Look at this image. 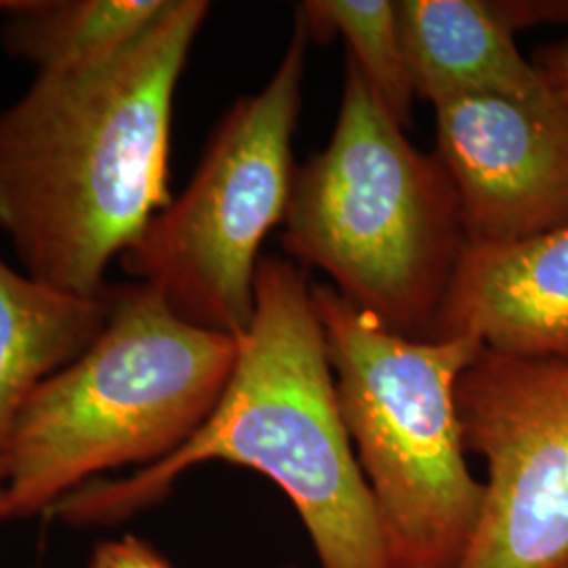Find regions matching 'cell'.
Returning a JSON list of instances; mask_svg holds the SVG:
<instances>
[{"label": "cell", "instance_id": "6da1fadb", "mask_svg": "<svg viewBox=\"0 0 568 568\" xmlns=\"http://www.w3.org/2000/svg\"><path fill=\"white\" fill-rule=\"evenodd\" d=\"M209 9L169 0L116 60L37 74L0 110V232L23 274L102 297L108 267L171 203L173 102Z\"/></svg>", "mask_w": 568, "mask_h": 568}, {"label": "cell", "instance_id": "7a4b0ae2", "mask_svg": "<svg viewBox=\"0 0 568 568\" xmlns=\"http://www.w3.org/2000/svg\"><path fill=\"white\" fill-rule=\"evenodd\" d=\"M260 471L297 509L321 568H392L349 443L304 267L262 257L255 314L220 405L180 450L116 480L63 497L49 516L77 528L116 527L154 508L192 467Z\"/></svg>", "mask_w": 568, "mask_h": 568}, {"label": "cell", "instance_id": "3957f363", "mask_svg": "<svg viewBox=\"0 0 568 568\" xmlns=\"http://www.w3.org/2000/svg\"><path fill=\"white\" fill-rule=\"evenodd\" d=\"M239 339L192 325L140 283L112 286L100 337L21 406L4 459V518L30 520L121 467L154 466L206 424Z\"/></svg>", "mask_w": 568, "mask_h": 568}, {"label": "cell", "instance_id": "277c9868", "mask_svg": "<svg viewBox=\"0 0 568 568\" xmlns=\"http://www.w3.org/2000/svg\"><path fill=\"white\" fill-rule=\"evenodd\" d=\"M281 243L392 333L432 342L467 246L457 192L349 60L333 138L295 171Z\"/></svg>", "mask_w": 568, "mask_h": 568}, {"label": "cell", "instance_id": "5b68a950", "mask_svg": "<svg viewBox=\"0 0 568 568\" xmlns=\"http://www.w3.org/2000/svg\"><path fill=\"white\" fill-rule=\"evenodd\" d=\"M337 403L392 568H457L476 532L485 485L474 478L455 392L485 349L474 337L408 339L312 284Z\"/></svg>", "mask_w": 568, "mask_h": 568}, {"label": "cell", "instance_id": "8992f818", "mask_svg": "<svg viewBox=\"0 0 568 568\" xmlns=\"http://www.w3.org/2000/svg\"><path fill=\"white\" fill-rule=\"evenodd\" d=\"M307 42L297 13L272 79L225 112L187 187L119 260L183 321L236 339L255 314L260 248L291 201Z\"/></svg>", "mask_w": 568, "mask_h": 568}, {"label": "cell", "instance_id": "52a82bcc", "mask_svg": "<svg viewBox=\"0 0 568 568\" xmlns=\"http://www.w3.org/2000/svg\"><path fill=\"white\" fill-rule=\"evenodd\" d=\"M485 504L457 568H568V361L483 349L455 392Z\"/></svg>", "mask_w": 568, "mask_h": 568}, {"label": "cell", "instance_id": "ba28073f", "mask_svg": "<svg viewBox=\"0 0 568 568\" xmlns=\"http://www.w3.org/2000/svg\"><path fill=\"white\" fill-rule=\"evenodd\" d=\"M436 156L467 244L525 241L568 224V116L551 95L436 103Z\"/></svg>", "mask_w": 568, "mask_h": 568}, {"label": "cell", "instance_id": "9c48e42d", "mask_svg": "<svg viewBox=\"0 0 568 568\" xmlns=\"http://www.w3.org/2000/svg\"><path fill=\"white\" fill-rule=\"evenodd\" d=\"M455 337L504 356L568 361V224L516 243L467 244L432 342Z\"/></svg>", "mask_w": 568, "mask_h": 568}, {"label": "cell", "instance_id": "30bf717a", "mask_svg": "<svg viewBox=\"0 0 568 568\" xmlns=\"http://www.w3.org/2000/svg\"><path fill=\"white\" fill-rule=\"evenodd\" d=\"M396 11L415 98L436 105L469 95H548L490 0H398Z\"/></svg>", "mask_w": 568, "mask_h": 568}, {"label": "cell", "instance_id": "8fae6325", "mask_svg": "<svg viewBox=\"0 0 568 568\" xmlns=\"http://www.w3.org/2000/svg\"><path fill=\"white\" fill-rule=\"evenodd\" d=\"M110 293L79 297L39 283L0 257V525L4 518V459L11 427L28 396L74 363L100 337Z\"/></svg>", "mask_w": 568, "mask_h": 568}, {"label": "cell", "instance_id": "7c38bea8", "mask_svg": "<svg viewBox=\"0 0 568 568\" xmlns=\"http://www.w3.org/2000/svg\"><path fill=\"white\" fill-rule=\"evenodd\" d=\"M169 0H23L4 20V49L37 68L68 74L116 60L161 18Z\"/></svg>", "mask_w": 568, "mask_h": 568}, {"label": "cell", "instance_id": "4fadbf2b", "mask_svg": "<svg viewBox=\"0 0 568 568\" xmlns=\"http://www.w3.org/2000/svg\"><path fill=\"white\" fill-rule=\"evenodd\" d=\"M310 39L347 42V60L400 126H410L415 89L400 41L398 11L392 0H310L297 11Z\"/></svg>", "mask_w": 568, "mask_h": 568}, {"label": "cell", "instance_id": "5bb4252c", "mask_svg": "<svg viewBox=\"0 0 568 568\" xmlns=\"http://www.w3.org/2000/svg\"><path fill=\"white\" fill-rule=\"evenodd\" d=\"M87 568H173L154 546L140 537L124 535L98 544Z\"/></svg>", "mask_w": 568, "mask_h": 568}, {"label": "cell", "instance_id": "9a60e30c", "mask_svg": "<svg viewBox=\"0 0 568 568\" xmlns=\"http://www.w3.org/2000/svg\"><path fill=\"white\" fill-rule=\"evenodd\" d=\"M490 7L511 34L523 28L568 21V0H490Z\"/></svg>", "mask_w": 568, "mask_h": 568}, {"label": "cell", "instance_id": "2e32d148", "mask_svg": "<svg viewBox=\"0 0 568 568\" xmlns=\"http://www.w3.org/2000/svg\"><path fill=\"white\" fill-rule=\"evenodd\" d=\"M532 65L548 89L554 102L558 103L568 116V41L548 44L535 51Z\"/></svg>", "mask_w": 568, "mask_h": 568}, {"label": "cell", "instance_id": "e0dca14e", "mask_svg": "<svg viewBox=\"0 0 568 568\" xmlns=\"http://www.w3.org/2000/svg\"><path fill=\"white\" fill-rule=\"evenodd\" d=\"M30 568H39V567H30Z\"/></svg>", "mask_w": 568, "mask_h": 568}]
</instances>
